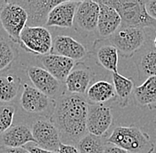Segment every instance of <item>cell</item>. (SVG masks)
Here are the masks:
<instances>
[{
  "instance_id": "d4e9b609",
  "label": "cell",
  "mask_w": 156,
  "mask_h": 153,
  "mask_svg": "<svg viewBox=\"0 0 156 153\" xmlns=\"http://www.w3.org/2000/svg\"><path fill=\"white\" fill-rule=\"evenodd\" d=\"M18 56L19 51L13 43L5 38H0V73L8 69Z\"/></svg>"
},
{
  "instance_id": "83f0119b",
  "label": "cell",
  "mask_w": 156,
  "mask_h": 153,
  "mask_svg": "<svg viewBox=\"0 0 156 153\" xmlns=\"http://www.w3.org/2000/svg\"><path fill=\"white\" fill-rule=\"evenodd\" d=\"M146 5V10L148 13V15L156 20V0H149L145 1Z\"/></svg>"
},
{
  "instance_id": "4316f807",
  "label": "cell",
  "mask_w": 156,
  "mask_h": 153,
  "mask_svg": "<svg viewBox=\"0 0 156 153\" xmlns=\"http://www.w3.org/2000/svg\"><path fill=\"white\" fill-rule=\"evenodd\" d=\"M15 114V107L12 105H0V134L12 127Z\"/></svg>"
},
{
  "instance_id": "8992f818",
  "label": "cell",
  "mask_w": 156,
  "mask_h": 153,
  "mask_svg": "<svg viewBox=\"0 0 156 153\" xmlns=\"http://www.w3.org/2000/svg\"><path fill=\"white\" fill-rule=\"evenodd\" d=\"M19 44L29 53L44 56L51 53L52 37L44 26H26L20 36Z\"/></svg>"
},
{
  "instance_id": "3957f363",
  "label": "cell",
  "mask_w": 156,
  "mask_h": 153,
  "mask_svg": "<svg viewBox=\"0 0 156 153\" xmlns=\"http://www.w3.org/2000/svg\"><path fill=\"white\" fill-rule=\"evenodd\" d=\"M107 143L129 153H152L154 149L150 136L136 127H117L107 137Z\"/></svg>"
},
{
  "instance_id": "1f68e13d",
  "label": "cell",
  "mask_w": 156,
  "mask_h": 153,
  "mask_svg": "<svg viewBox=\"0 0 156 153\" xmlns=\"http://www.w3.org/2000/svg\"><path fill=\"white\" fill-rule=\"evenodd\" d=\"M2 153H30L24 147L21 148H13V149H5Z\"/></svg>"
},
{
  "instance_id": "4dcf8cb0",
  "label": "cell",
  "mask_w": 156,
  "mask_h": 153,
  "mask_svg": "<svg viewBox=\"0 0 156 153\" xmlns=\"http://www.w3.org/2000/svg\"><path fill=\"white\" fill-rule=\"evenodd\" d=\"M24 148L27 149L30 153H58V151H51L42 149L37 145H26L24 146Z\"/></svg>"
},
{
  "instance_id": "e0dca14e",
  "label": "cell",
  "mask_w": 156,
  "mask_h": 153,
  "mask_svg": "<svg viewBox=\"0 0 156 153\" xmlns=\"http://www.w3.org/2000/svg\"><path fill=\"white\" fill-rule=\"evenodd\" d=\"M41 62L44 68L59 82H65L66 78L76 66V61L51 53L42 56Z\"/></svg>"
},
{
  "instance_id": "ba28073f",
  "label": "cell",
  "mask_w": 156,
  "mask_h": 153,
  "mask_svg": "<svg viewBox=\"0 0 156 153\" xmlns=\"http://www.w3.org/2000/svg\"><path fill=\"white\" fill-rule=\"evenodd\" d=\"M31 132L37 146L51 151H58L61 144L58 128L51 120H38L31 127Z\"/></svg>"
},
{
  "instance_id": "cb8c5ba5",
  "label": "cell",
  "mask_w": 156,
  "mask_h": 153,
  "mask_svg": "<svg viewBox=\"0 0 156 153\" xmlns=\"http://www.w3.org/2000/svg\"><path fill=\"white\" fill-rule=\"evenodd\" d=\"M112 76L118 103L122 107H126L129 104V98L133 93L134 83L130 79L121 75L119 73H113Z\"/></svg>"
},
{
  "instance_id": "9a60e30c",
  "label": "cell",
  "mask_w": 156,
  "mask_h": 153,
  "mask_svg": "<svg viewBox=\"0 0 156 153\" xmlns=\"http://www.w3.org/2000/svg\"><path fill=\"white\" fill-rule=\"evenodd\" d=\"M99 5L98 31L103 39L110 37L122 26V19L115 10L108 5L105 0L97 1Z\"/></svg>"
},
{
  "instance_id": "52a82bcc",
  "label": "cell",
  "mask_w": 156,
  "mask_h": 153,
  "mask_svg": "<svg viewBox=\"0 0 156 153\" xmlns=\"http://www.w3.org/2000/svg\"><path fill=\"white\" fill-rule=\"evenodd\" d=\"M114 120L111 107L101 104H89L86 127L89 134L102 137L108 131Z\"/></svg>"
},
{
  "instance_id": "44dd1931",
  "label": "cell",
  "mask_w": 156,
  "mask_h": 153,
  "mask_svg": "<svg viewBox=\"0 0 156 153\" xmlns=\"http://www.w3.org/2000/svg\"><path fill=\"white\" fill-rule=\"evenodd\" d=\"M115 96L114 85L107 81H98L88 88L86 97L91 104L101 105Z\"/></svg>"
},
{
  "instance_id": "ffe728a7",
  "label": "cell",
  "mask_w": 156,
  "mask_h": 153,
  "mask_svg": "<svg viewBox=\"0 0 156 153\" xmlns=\"http://www.w3.org/2000/svg\"><path fill=\"white\" fill-rule=\"evenodd\" d=\"M135 62L139 81L156 76V49L154 45L141 50L138 57H135Z\"/></svg>"
},
{
  "instance_id": "6da1fadb",
  "label": "cell",
  "mask_w": 156,
  "mask_h": 153,
  "mask_svg": "<svg viewBox=\"0 0 156 153\" xmlns=\"http://www.w3.org/2000/svg\"><path fill=\"white\" fill-rule=\"evenodd\" d=\"M88 106L89 103L82 95L68 93L58 97L51 121L58 128L60 139L77 144L86 134Z\"/></svg>"
},
{
  "instance_id": "30bf717a",
  "label": "cell",
  "mask_w": 156,
  "mask_h": 153,
  "mask_svg": "<svg viewBox=\"0 0 156 153\" xmlns=\"http://www.w3.org/2000/svg\"><path fill=\"white\" fill-rule=\"evenodd\" d=\"M20 102L21 108L26 113L31 114H44L50 110L52 100L36 88L24 83Z\"/></svg>"
},
{
  "instance_id": "9c48e42d",
  "label": "cell",
  "mask_w": 156,
  "mask_h": 153,
  "mask_svg": "<svg viewBox=\"0 0 156 153\" xmlns=\"http://www.w3.org/2000/svg\"><path fill=\"white\" fill-rule=\"evenodd\" d=\"M99 5L97 1H80L75 19L74 28L83 34H89L98 30Z\"/></svg>"
},
{
  "instance_id": "5b68a950",
  "label": "cell",
  "mask_w": 156,
  "mask_h": 153,
  "mask_svg": "<svg viewBox=\"0 0 156 153\" xmlns=\"http://www.w3.org/2000/svg\"><path fill=\"white\" fill-rule=\"evenodd\" d=\"M107 40L116 48L119 54L129 58L146 44V34L142 29L120 27Z\"/></svg>"
},
{
  "instance_id": "4fadbf2b",
  "label": "cell",
  "mask_w": 156,
  "mask_h": 153,
  "mask_svg": "<svg viewBox=\"0 0 156 153\" xmlns=\"http://www.w3.org/2000/svg\"><path fill=\"white\" fill-rule=\"evenodd\" d=\"M27 75L34 88L49 97H53L58 92L60 82L44 67L30 66L27 68Z\"/></svg>"
},
{
  "instance_id": "484cf974",
  "label": "cell",
  "mask_w": 156,
  "mask_h": 153,
  "mask_svg": "<svg viewBox=\"0 0 156 153\" xmlns=\"http://www.w3.org/2000/svg\"><path fill=\"white\" fill-rule=\"evenodd\" d=\"M106 144L102 137L86 134L76 144L79 153H104Z\"/></svg>"
},
{
  "instance_id": "7402d4cb",
  "label": "cell",
  "mask_w": 156,
  "mask_h": 153,
  "mask_svg": "<svg viewBox=\"0 0 156 153\" xmlns=\"http://www.w3.org/2000/svg\"><path fill=\"white\" fill-rule=\"evenodd\" d=\"M133 95L139 106L151 107L156 105V76L149 77L141 85L135 87Z\"/></svg>"
},
{
  "instance_id": "f1b7e54d",
  "label": "cell",
  "mask_w": 156,
  "mask_h": 153,
  "mask_svg": "<svg viewBox=\"0 0 156 153\" xmlns=\"http://www.w3.org/2000/svg\"><path fill=\"white\" fill-rule=\"evenodd\" d=\"M58 153H79V151H78L76 146H75L74 144L61 143L58 147Z\"/></svg>"
},
{
  "instance_id": "7a4b0ae2",
  "label": "cell",
  "mask_w": 156,
  "mask_h": 153,
  "mask_svg": "<svg viewBox=\"0 0 156 153\" xmlns=\"http://www.w3.org/2000/svg\"><path fill=\"white\" fill-rule=\"evenodd\" d=\"M119 13L122 19L121 27L156 29V20L152 19L146 10L145 1L138 0H105Z\"/></svg>"
},
{
  "instance_id": "f546056e",
  "label": "cell",
  "mask_w": 156,
  "mask_h": 153,
  "mask_svg": "<svg viewBox=\"0 0 156 153\" xmlns=\"http://www.w3.org/2000/svg\"><path fill=\"white\" fill-rule=\"evenodd\" d=\"M104 153H129L125 150L111 144H106Z\"/></svg>"
},
{
  "instance_id": "d6986e66",
  "label": "cell",
  "mask_w": 156,
  "mask_h": 153,
  "mask_svg": "<svg viewBox=\"0 0 156 153\" xmlns=\"http://www.w3.org/2000/svg\"><path fill=\"white\" fill-rule=\"evenodd\" d=\"M93 50L100 66L113 73H118L119 53L115 46H113L107 39H100L95 41Z\"/></svg>"
},
{
  "instance_id": "5bb4252c",
  "label": "cell",
  "mask_w": 156,
  "mask_h": 153,
  "mask_svg": "<svg viewBox=\"0 0 156 153\" xmlns=\"http://www.w3.org/2000/svg\"><path fill=\"white\" fill-rule=\"evenodd\" d=\"M51 53L76 61L86 57L87 49L71 37L57 36L52 39V48Z\"/></svg>"
},
{
  "instance_id": "8fae6325",
  "label": "cell",
  "mask_w": 156,
  "mask_h": 153,
  "mask_svg": "<svg viewBox=\"0 0 156 153\" xmlns=\"http://www.w3.org/2000/svg\"><path fill=\"white\" fill-rule=\"evenodd\" d=\"M80 1H61L50 12L46 27L73 29L74 19Z\"/></svg>"
},
{
  "instance_id": "277c9868",
  "label": "cell",
  "mask_w": 156,
  "mask_h": 153,
  "mask_svg": "<svg viewBox=\"0 0 156 153\" xmlns=\"http://www.w3.org/2000/svg\"><path fill=\"white\" fill-rule=\"evenodd\" d=\"M26 10L15 1H5L0 7V23L6 32L10 41L19 43L20 36L28 24Z\"/></svg>"
},
{
  "instance_id": "ac0fdd59",
  "label": "cell",
  "mask_w": 156,
  "mask_h": 153,
  "mask_svg": "<svg viewBox=\"0 0 156 153\" xmlns=\"http://www.w3.org/2000/svg\"><path fill=\"white\" fill-rule=\"evenodd\" d=\"M92 78L91 70L84 65H76L65 80L67 90L70 94L86 93Z\"/></svg>"
},
{
  "instance_id": "603a6c76",
  "label": "cell",
  "mask_w": 156,
  "mask_h": 153,
  "mask_svg": "<svg viewBox=\"0 0 156 153\" xmlns=\"http://www.w3.org/2000/svg\"><path fill=\"white\" fill-rule=\"evenodd\" d=\"M21 87V80L16 75H0V102L9 103L15 99Z\"/></svg>"
},
{
  "instance_id": "d6a6232c",
  "label": "cell",
  "mask_w": 156,
  "mask_h": 153,
  "mask_svg": "<svg viewBox=\"0 0 156 153\" xmlns=\"http://www.w3.org/2000/svg\"><path fill=\"white\" fill-rule=\"evenodd\" d=\"M154 48L156 49V34L155 37H154Z\"/></svg>"
},
{
  "instance_id": "7c38bea8",
  "label": "cell",
  "mask_w": 156,
  "mask_h": 153,
  "mask_svg": "<svg viewBox=\"0 0 156 153\" xmlns=\"http://www.w3.org/2000/svg\"><path fill=\"white\" fill-rule=\"evenodd\" d=\"M26 10L28 13V26H43L46 23L51 9L58 5V0H29L15 1Z\"/></svg>"
},
{
  "instance_id": "2e32d148",
  "label": "cell",
  "mask_w": 156,
  "mask_h": 153,
  "mask_svg": "<svg viewBox=\"0 0 156 153\" xmlns=\"http://www.w3.org/2000/svg\"><path fill=\"white\" fill-rule=\"evenodd\" d=\"M29 143H35L31 128L25 124L12 126L8 130L0 134V147L7 149L21 148Z\"/></svg>"
}]
</instances>
